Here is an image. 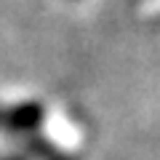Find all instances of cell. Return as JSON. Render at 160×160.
Returning a JSON list of instances; mask_svg holds the SVG:
<instances>
[]
</instances>
